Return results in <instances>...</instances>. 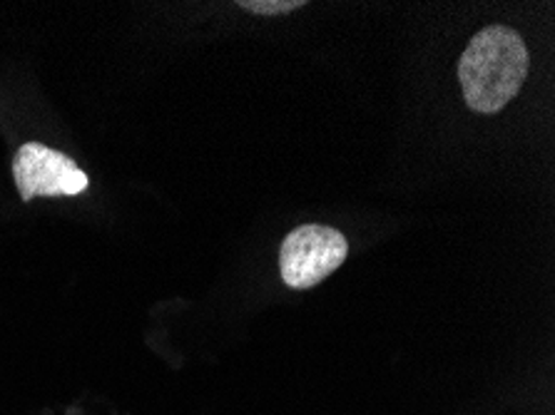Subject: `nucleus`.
I'll list each match as a JSON object with an SVG mask.
<instances>
[{"instance_id": "1", "label": "nucleus", "mask_w": 555, "mask_h": 415, "mask_svg": "<svg viewBox=\"0 0 555 415\" xmlns=\"http://www.w3.org/2000/svg\"><path fill=\"white\" fill-rule=\"evenodd\" d=\"M528 48L506 25H489L470 38L459 61V80L474 113H501L528 78Z\"/></svg>"}, {"instance_id": "2", "label": "nucleus", "mask_w": 555, "mask_h": 415, "mask_svg": "<svg viewBox=\"0 0 555 415\" xmlns=\"http://www.w3.org/2000/svg\"><path fill=\"white\" fill-rule=\"evenodd\" d=\"M349 242L339 229L324 224L297 226L282 242L280 269L289 289H311L344 264Z\"/></svg>"}, {"instance_id": "3", "label": "nucleus", "mask_w": 555, "mask_h": 415, "mask_svg": "<svg viewBox=\"0 0 555 415\" xmlns=\"http://www.w3.org/2000/svg\"><path fill=\"white\" fill-rule=\"evenodd\" d=\"M15 187L23 202L33 197H73L88 190V174L53 147L28 142L13 157Z\"/></svg>"}, {"instance_id": "4", "label": "nucleus", "mask_w": 555, "mask_h": 415, "mask_svg": "<svg viewBox=\"0 0 555 415\" xmlns=\"http://www.w3.org/2000/svg\"><path fill=\"white\" fill-rule=\"evenodd\" d=\"M240 8L257 15H282L305 8V0H240Z\"/></svg>"}]
</instances>
